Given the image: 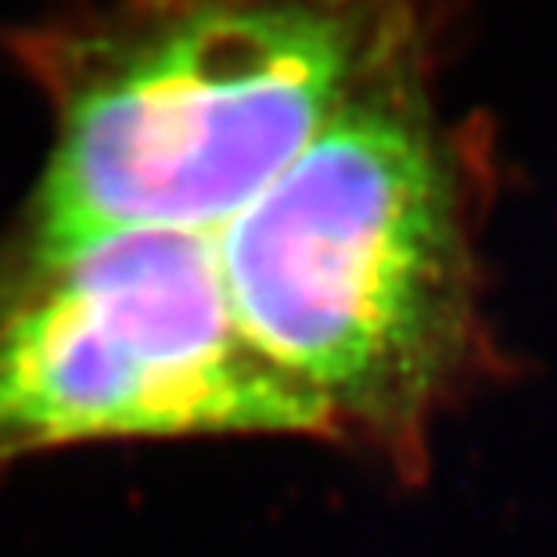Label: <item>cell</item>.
<instances>
[{
	"instance_id": "obj_1",
	"label": "cell",
	"mask_w": 557,
	"mask_h": 557,
	"mask_svg": "<svg viewBox=\"0 0 557 557\" xmlns=\"http://www.w3.org/2000/svg\"><path fill=\"white\" fill-rule=\"evenodd\" d=\"M212 245L248 346L324 410L331 443L410 482L438 421L504 367L482 310L475 191L418 40Z\"/></svg>"
},
{
	"instance_id": "obj_3",
	"label": "cell",
	"mask_w": 557,
	"mask_h": 557,
	"mask_svg": "<svg viewBox=\"0 0 557 557\" xmlns=\"http://www.w3.org/2000/svg\"><path fill=\"white\" fill-rule=\"evenodd\" d=\"M184 435L331 438L324 410L245 342L212 234L134 231L0 263V468Z\"/></svg>"
},
{
	"instance_id": "obj_2",
	"label": "cell",
	"mask_w": 557,
	"mask_h": 557,
	"mask_svg": "<svg viewBox=\"0 0 557 557\" xmlns=\"http://www.w3.org/2000/svg\"><path fill=\"white\" fill-rule=\"evenodd\" d=\"M413 40L403 0H120L54 33V145L0 263L220 234Z\"/></svg>"
}]
</instances>
